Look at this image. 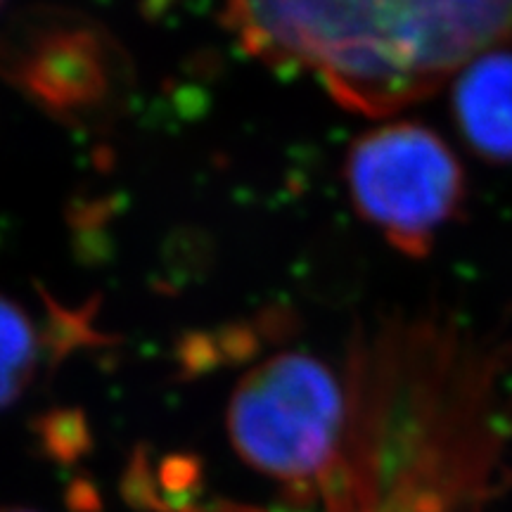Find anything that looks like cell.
<instances>
[{"mask_svg":"<svg viewBox=\"0 0 512 512\" xmlns=\"http://www.w3.org/2000/svg\"><path fill=\"white\" fill-rule=\"evenodd\" d=\"M12 512H19V510H12Z\"/></svg>","mask_w":512,"mask_h":512,"instance_id":"8992f818","label":"cell"},{"mask_svg":"<svg viewBox=\"0 0 512 512\" xmlns=\"http://www.w3.org/2000/svg\"><path fill=\"white\" fill-rule=\"evenodd\" d=\"M247 53L389 117L439 91L479 46L458 0H223Z\"/></svg>","mask_w":512,"mask_h":512,"instance_id":"6da1fadb","label":"cell"},{"mask_svg":"<svg viewBox=\"0 0 512 512\" xmlns=\"http://www.w3.org/2000/svg\"><path fill=\"white\" fill-rule=\"evenodd\" d=\"M344 178L361 219L408 256H425L465 197L463 166L432 128L394 121L349 147Z\"/></svg>","mask_w":512,"mask_h":512,"instance_id":"3957f363","label":"cell"},{"mask_svg":"<svg viewBox=\"0 0 512 512\" xmlns=\"http://www.w3.org/2000/svg\"><path fill=\"white\" fill-rule=\"evenodd\" d=\"M347 430V382L309 351L268 356L247 370L230 396L235 451L280 482L304 486L335 477Z\"/></svg>","mask_w":512,"mask_h":512,"instance_id":"7a4b0ae2","label":"cell"},{"mask_svg":"<svg viewBox=\"0 0 512 512\" xmlns=\"http://www.w3.org/2000/svg\"><path fill=\"white\" fill-rule=\"evenodd\" d=\"M91 337L86 320L76 313L53 306L48 316H38L27 304L0 294V408L27 394L48 366Z\"/></svg>","mask_w":512,"mask_h":512,"instance_id":"277c9868","label":"cell"},{"mask_svg":"<svg viewBox=\"0 0 512 512\" xmlns=\"http://www.w3.org/2000/svg\"><path fill=\"white\" fill-rule=\"evenodd\" d=\"M456 124L467 145L489 162H512V55L467 64L453 91Z\"/></svg>","mask_w":512,"mask_h":512,"instance_id":"5b68a950","label":"cell"}]
</instances>
